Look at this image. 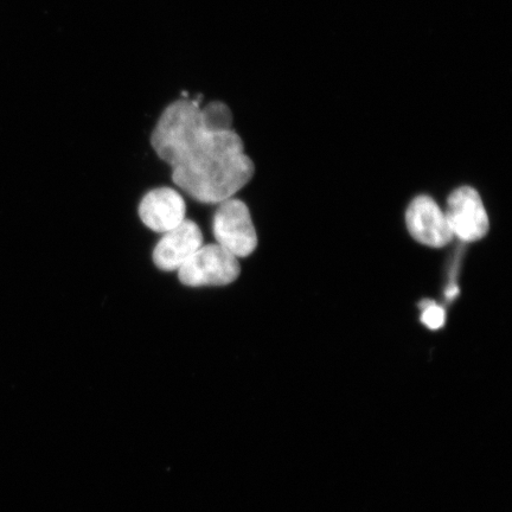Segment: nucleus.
<instances>
[{"instance_id": "nucleus-1", "label": "nucleus", "mask_w": 512, "mask_h": 512, "mask_svg": "<svg viewBox=\"0 0 512 512\" xmlns=\"http://www.w3.org/2000/svg\"><path fill=\"white\" fill-rule=\"evenodd\" d=\"M226 102L201 95L170 102L151 134L157 156L171 166L172 179L194 200L219 204L251 182L255 166L234 130Z\"/></svg>"}, {"instance_id": "nucleus-2", "label": "nucleus", "mask_w": 512, "mask_h": 512, "mask_svg": "<svg viewBox=\"0 0 512 512\" xmlns=\"http://www.w3.org/2000/svg\"><path fill=\"white\" fill-rule=\"evenodd\" d=\"M239 259L217 243L202 246L178 270L185 286H226L240 277Z\"/></svg>"}, {"instance_id": "nucleus-3", "label": "nucleus", "mask_w": 512, "mask_h": 512, "mask_svg": "<svg viewBox=\"0 0 512 512\" xmlns=\"http://www.w3.org/2000/svg\"><path fill=\"white\" fill-rule=\"evenodd\" d=\"M213 232L217 245L226 248L236 258H246L258 247V234L251 211L238 198L219 203L214 215Z\"/></svg>"}, {"instance_id": "nucleus-4", "label": "nucleus", "mask_w": 512, "mask_h": 512, "mask_svg": "<svg viewBox=\"0 0 512 512\" xmlns=\"http://www.w3.org/2000/svg\"><path fill=\"white\" fill-rule=\"evenodd\" d=\"M454 238L464 242H476L485 238L490 222L478 191L462 187L448 197L445 211Z\"/></svg>"}, {"instance_id": "nucleus-5", "label": "nucleus", "mask_w": 512, "mask_h": 512, "mask_svg": "<svg viewBox=\"0 0 512 512\" xmlns=\"http://www.w3.org/2000/svg\"><path fill=\"white\" fill-rule=\"evenodd\" d=\"M406 223L413 238L427 247H445L454 238L445 211L428 196L416 197L409 204Z\"/></svg>"}, {"instance_id": "nucleus-6", "label": "nucleus", "mask_w": 512, "mask_h": 512, "mask_svg": "<svg viewBox=\"0 0 512 512\" xmlns=\"http://www.w3.org/2000/svg\"><path fill=\"white\" fill-rule=\"evenodd\" d=\"M203 246V234L194 221L185 219L164 233L153 251V262L164 272L178 271Z\"/></svg>"}, {"instance_id": "nucleus-7", "label": "nucleus", "mask_w": 512, "mask_h": 512, "mask_svg": "<svg viewBox=\"0 0 512 512\" xmlns=\"http://www.w3.org/2000/svg\"><path fill=\"white\" fill-rule=\"evenodd\" d=\"M187 206L179 192L159 188L147 192L139 204V216L147 228L164 234L185 220Z\"/></svg>"}, {"instance_id": "nucleus-8", "label": "nucleus", "mask_w": 512, "mask_h": 512, "mask_svg": "<svg viewBox=\"0 0 512 512\" xmlns=\"http://www.w3.org/2000/svg\"><path fill=\"white\" fill-rule=\"evenodd\" d=\"M422 315L421 322L430 330H439L443 328L446 322V312L443 306L425 300L421 305Z\"/></svg>"}, {"instance_id": "nucleus-9", "label": "nucleus", "mask_w": 512, "mask_h": 512, "mask_svg": "<svg viewBox=\"0 0 512 512\" xmlns=\"http://www.w3.org/2000/svg\"><path fill=\"white\" fill-rule=\"evenodd\" d=\"M458 294H459V288L456 284H452V285L448 286V288L445 292V296L448 300L456 299Z\"/></svg>"}]
</instances>
